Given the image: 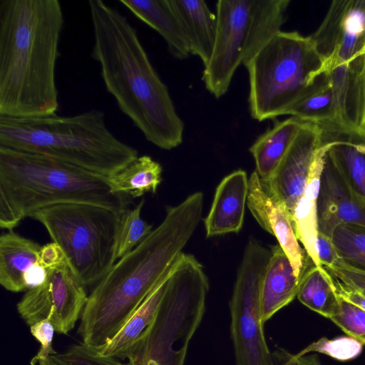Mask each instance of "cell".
I'll list each match as a JSON object with an SVG mask.
<instances>
[{
	"label": "cell",
	"mask_w": 365,
	"mask_h": 365,
	"mask_svg": "<svg viewBox=\"0 0 365 365\" xmlns=\"http://www.w3.org/2000/svg\"><path fill=\"white\" fill-rule=\"evenodd\" d=\"M331 239L344 262L365 271V227L339 225L334 229Z\"/></svg>",
	"instance_id": "28"
},
{
	"label": "cell",
	"mask_w": 365,
	"mask_h": 365,
	"mask_svg": "<svg viewBox=\"0 0 365 365\" xmlns=\"http://www.w3.org/2000/svg\"><path fill=\"white\" fill-rule=\"evenodd\" d=\"M299 301L311 310L330 319L338 307L329 273L312 264L304 273L297 294Z\"/></svg>",
	"instance_id": "26"
},
{
	"label": "cell",
	"mask_w": 365,
	"mask_h": 365,
	"mask_svg": "<svg viewBox=\"0 0 365 365\" xmlns=\"http://www.w3.org/2000/svg\"><path fill=\"white\" fill-rule=\"evenodd\" d=\"M317 124L332 163L354 193L365 200V130L333 122Z\"/></svg>",
	"instance_id": "16"
},
{
	"label": "cell",
	"mask_w": 365,
	"mask_h": 365,
	"mask_svg": "<svg viewBox=\"0 0 365 365\" xmlns=\"http://www.w3.org/2000/svg\"><path fill=\"white\" fill-rule=\"evenodd\" d=\"M316 249L322 267H332L341 260L331 237L320 232L317 235Z\"/></svg>",
	"instance_id": "35"
},
{
	"label": "cell",
	"mask_w": 365,
	"mask_h": 365,
	"mask_svg": "<svg viewBox=\"0 0 365 365\" xmlns=\"http://www.w3.org/2000/svg\"><path fill=\"white\" fill-rule=\"evenodd\" d=\"M271 250L255 239L245 249L229 302L235 365H274L264 334L260 295Z\"/></svg>",
	"instance_id": "10"
},
{
	"label": "cell",
	"mask_w": 365,
	"mask_h": 365,
	"mask_svg": "<svg viewBox=\"0 0 365 365\" xmlns=\"http://www.w3.org/2000/svg\"><path fill=\"white\" fill-rule=\"evenodd\" d=\"M88 5L93 32L91 56L100 66L107 91L148 141L163 150L176 148L182 141L184 123L135 29L102 0H89Z\"/></svg>",
	"instance_id": "2"
},
{
	"label": "cell",
	"mask_w": 365,
	"mask_h": 365,
	"mask_svg": "<svg viewBox=\"0 0 365 365\" xmlns=\"http://www.w3.org/2000/svg\"><path fill=\"white\" fill-rule=\"evenodd\" d=\"M119 215L98 205L67 203L41 209L30 217L46 228L75 276L88 287L96 285L115 263Z\"/></svg>",
	"instance_id": "9"
},
{
	"label": "cell",
	"mask_w": 365,
	"mask_h": 365,
	"mask_svg": "<svg viewBox=\"0 0 365 365\" xmlns=\"http://www.w3.org/2000/svg\"><path fill=\"white\" fill-rule=\"evenodd\" d=\"M247 205L260 227L277 238L301 282L313 262L299 243L287 207L266 189L256 170L249 178Z\"/></svg>",
	"instance_id": "14"
},
{
	"label": "cell",
	"mask_w": 365,
	"mask_h": 365,
	"mask_svg": "<svg viewBox=\"0 0 365 365\" xmlns=\"http://www.w3.org/2000/svg\"><path fill=\"white\" fill-rule=\"evenodd\" d=\"M55 365H124L119 359L101 356L83 342L71 345L65 352L52 356Z\"/></svg>",
	"instance_id": "32"
},
{
	"label": "cell",
	"mask_w": 365,
	"mask_h": 365,
	"mask_svg": "<svg viewBox=\"0 0 365 365\" xmlns=\"http://www.w3.org/2000/svg\"><path fill=\"white\" fill-rule=\"evenodd\" d=\"M0 147L45 155L106 178L138 157L110 131L105 114L96 109L71 116H0Z\"/></svg>",
	"instance_id": "5"
},
{
	"label": "cell",
	"mask_w": 365,
	"mask_h": 365,
	"mask_svg": "<svg viewBox=\"0 0 365 365\" xmlns=\"http://www.w3.org/2000/svg\"><path fill=\"white\" fill-rule=\"evenodd\" d=\"M85 286L67 261L48 269L46 282L29 289L17 304V311L29 326L48 319L59 334L73 329L86 304Z\"/></svg>",
	"instance_id": "11"
},
{
	"label": "cell",
	"mask_w": 365,
	"mask_h": 365,
	"mask_svg": "<svg viewBox=\"0 0 365 365\" xmlns=\"http://www.w3.org/2000/svg\"><path fill=\"white\" fill-rule=\"evenodd\" d=\"M289 0H220L216 4L214 49L202 80L215 98L225 95L235 71L264 46L287 20Z\"/></svg>",
	"instance_id": "8"
},
{
	"label": "cell",
	"mask_w": 365,
	"mask_h": 365,
	"mask_svg": "<svg viewBox=\"0 0 365 365\" xmlns=\"http://www.w3.org/2000/svg\"><path fill=\"white\" fill-rule=\"evenodd\" d=\"M323 267L345 284L365 295V271L344 262L341 259L334 266Z\"/></svg>",
	"instance_id": "34"
},
{
	"label": "cell",
	"mask_w": 365,
	"mask_h": 365,
	"mask_svg": "<svg viewBox=\"0 0 365 365\" xmlns=\"http://www.w3.org/2000/svg\"><path fill=\"white\" fill-rule=\"evenodd\" d=\"M319 232L331 237L341 224L365 227V200L354 193L326 152L317 200Z\"/></svg>",
	"instance_id": "15"
},
{
	"label": "cell",
	"mask_w": 365,
	"mask_h": 365,
	"mask_svg": "<svg viewBox=\"0 0 365 365\" xmlns=\"http://www.w3.org/2000/svg\"><path fill=\"white\" fill-rule=\"evenodd\" d=\"M251 116L261 122L288 115L322 75V60L311 36L279 31L245 64Z\"/></svg>",
	"instance_id": "7"
},
{
	"label": "cell",
	"mask_w": 365,
	"mask_h": 365,
	"mask_svg": "<svg viewBox=\"0 0 365 365\" xmlns=\"http://www.w3.org/2000/svg\"><path fill=\"white\" fill-rule=\"evenodd\" d=\"M63 26L58 0H0V116L56 114Z\"/></svg>",
	"instance_id": "3"
},
{
	"label": "cell",
	"mask_w": 365,
	"mask_h": 365,
	"mask_svg": "<svg viewBox=\"0 0 365 365\" xmlns=\"http://www.w3.org/2000/svg\"><path fill=\"white\" fill-rule=\"evenodd\" d=\"M186 33L190 53L205 66L212 56L217 34V16L201 0H171Z\"/></svg>",
	"instance_id": "21"
},
{
	"label": "cell",
	"mask_w": 365,
	"mask_h": 365,
	"mask_svg": "<svg viewBox=\"0 0 365 365\" xmlns=\"http://www.w3.org/2000/svg\"><path fill=\"white\" fill-rule=\"evenodd\" d=\"M303 121L291 116L275 120L272 128L261 135L250 148L262 181L269 179L287 153Z\"/></svg>",
	"instance_id": "23"
},
{
	"label": "cell",
	"mask_w": 365,
	"mask_h": 365,
	"mask_svg": "<svg viewBox=\"0 0 365 365\" xmlns=\"http://www.w3.org/2000/svg\"><path fill=\"white\" fill-rule=\"evenodd\" d=\"M249 178L245 171L235 170L218 185L210 210L205 218L207 237L238 232L243 224Z\"/></svg>",
	"instance_id": "17"
},
{
	"label": "cell",
	"mask_w": 365,
	"mask_h": 365,
	"mask_svg": "<svg viewBox=\"0 0 365 365\" xmlns=\"http://www.w3.org/2000/svg\"><path fill=\"white\" fill-rule=\"evenodd\" d=\"M162 167L148 155L138 156L126 167L108 178L113 192L130 197L155 193L161 182Z\"/></svg>",
	"instance_id": "25"
},
{
	"label": "cell",
	"mask_w": 365,
	"mask_h": 365,
	"mask_svg": "<svg viewBox=\"0 0 365 365\" xmlns=\"http://www.w3.org/2000/svg\"><path fill=\"white\" fill-rule=\"evenodd\" d=\"M274 365H323L317 354L297 356L283 348L272 352Z\"/></svg>",
	"instance_id": "36"
},
{
	"label": "cell",
	"mask_w": 365,
	"mask_h": 365,
	"mask_svg": "<svg viewBox=\"0 0 365 365\" xmlns=\"http://www.w3.org/2000/svg\"><path fill=\"white\" fill-rule=\"evenodd\" d=\"M362 346L361 342L351 336H339L333 339L322 337L296 354L302 356L311 352H318L336 360L347 361L359 356L362 351Z\"/></svg>",
	"instance_id": "30"
},
{
	"label": "cell",
	"mask_w": 365,
	"mask_h": 365,
	"mask_svg": "<svg viewBox=\"0 0 365 365\" xmlns=\"http://www.w3.org/2000/svg\"><path fill=\"white\" fill-rule=\"evenodd\" d=\"M321 145L319 124L303 121L274 173L268 180L262 181L266 189L285 205L290 216L303 195L312 164Z\"/></svg>",
	"instance_id": "13"
},
{
	"label": "cell",
	"mask_w": 365,
	"mask_h": 365,
	"mask_svg": "<svg viewBox=\"0 0 365 365\" xmlns=\"http://www.w3.org/2000/svg\"><path fill=\"white\" fill-rule=\"evenodd\" d=\"M144 198L133 209L128 207L119 215L115 259H120L131 252L152 232L153 226L148 224L140 213Z\"/></svg>",
	"instance_id": "27"
},
{
	"label": "cell",
	"mask_w": 365,
	"mask_h": 365,
	"mask_svg": "<svg viewBox=\"0 0 365 365\" xmlns=\"http://www.w3.org/2000/svg\"><path fill=\"white\" fill-rule=\"evenodd\" d=\"M66 260L61 248L56 242H50L41 246L38 253V263L49 269L56 267Z\"/></svg>",
	"instance_id": "37"
},
{
	"label": "cell",
	"mask_w": 365,
	"mask_h": 365,
	"mask_svg": "<svg viewBox=\"0 0 365 365\" xmlns=\"http://www.w3.org/2000/svg\"><path fill=\"white\" fill-rule=\"evenodd\" d=\"M208 290L202 265L193 255L181 252L155 317L127 356V365H184L205 314Z\"/></svg>",
	"instance_id": "6"
},
{
	"label": "cell",
	"mask_w": 365,
	"mask_h": 365,
	"mask_svg": "<svg viewBox=\"0 0 365 365\" xmlns=\"http://www.w3.org/2000/svg\"><path fill=\"white\" fill-rule=\"evenodd\" d=\"M311 37L322 60V74L349 65L365 51V0L333 1Z\"/></svg>",
	"instance_id": "12"
},
{
	"label": "cell",
	"mask_w": 365,
	"mask_h": 365,
	"mask_svg": "<svg viewBox=\"0 0 365 365\" xmlns=\"http://www.w3.org/2000/svg\"><path fill=\"white\" fill-rule=\"evenodd\" d=\"M119 2L163 38L173 57L184 59L190 54L186 33L171 0H120Z\"/></svg>",
	"instance_id": "18"
},
{
	"label": "cell",
	"mask_w": 365,
	"mask_h": 365,
	"mask_svg": "<svg viewBox=\"0 0 365 365\" xmlns=\"http://www.w3.org/2000/svg\"><path fill=\"white\" fill-rule=\"evenodd\" d=\"M330 275L336 294L344 300L365 311V295L358 290L345 284L336 277L331 274Z\"/></svg>",
	"instance_id": "38"
},
{
	"label": "cell",
	"mask_w": 365,
	"mask_h": 365,
	"mask_svg": "<svg viewBox=\"0 0 365 365\" xmlns=\"http://www.w3.org/2000/svg\"><path fill=\"white\" fill-rule=\"evenodd\" d=\"M203 194L168 207L163 222L94 286L78 329L96 351L109 342L172 267L202 217Z\"/></svg>",
	"instance_id": "1"
},
{
	"label": "cell",
	"mask_w": 365,
	"mask_h": 365,
	"mask_svg": "<svg viewBox=\"0 0 365 365\" xmlns=\"http://www.w3.org/2000/svg\"><path fill=\"white\" fill-rule=\"evenodd\" d=\"M346 115L349 125L365 130V51L349 64Z\"/></svg>",
	"instance_id": "29"
},
{
	"label": "cell",
	"mask_w": 365,
	"mask_h": 365,
	"mask_svg": "<svg viewBox=\"0 0 365 365\" xmlns=\"http://www.w3.org/2000/svg\"><path fill=\"white\" fill-rule=\"evenodd\" d=\"M300 283L282 247L272 246L261 286L260 310L264 324L297 296Z\"/></svg>",
	"instance_id": "19"
},
{
	"label": "cell",
	"mask_w": 365,
	"mask_h": 365,
	"mask_svg": "<svg viewBox=\"0 0 365 365\" xmlns=\"http://www.w3.org/2000/svg\"><path fill=\"white\" fill-rule=\"evenodd\" d=\"M48 269L38 262L34 264L24 277L26 291L42 285L46 280Z\"/></svg>",
	"instance_id": "39"
},
{
	"label": "cell",
	"mask_w": 365,
	"mask_h": 365,
	"mask_svg": "<svg viewBox=\"0 0 365 365\" xmlns=\"http://www.w3.org/2000/svg\"><path fill=\"white\" fill-rule=\"evenodd\" d=\"M31 334L40 343V349L32 358L31 365H55L52 356L56 352L52 346L53 334V324L48 319L39 322L30 327Z\"/></svg>",
	"instance_id": "33"
},
{
	"label": "cell",
	"mask_w": 365,
	"mask_h": 365,
	"mask_svg": "<svg viewBox=\"0 0 365 365\" xmlns=\"http://www.w3.org/2000/svg\"><path fill=\"white\" fill-rule=\"evenodd\" d=\"M330 319L349 336L365 344L364 310L338 296V307Z\"/></svg>",
	"instance_id": "31"
},
{
	"label": "cell",
	"mask_w": 365,
	"mask_h": 365,
	"mask_svg": "<svg viewBox=\"0 0 365 365\" xmlns=\"http://www.w3.org/2000/svg\"><path fill=\"white\" fill-rule=\"evenodd\" d=\"M124 365H127V364H124Z\"/></svg>",
	"instance_id": "40"
},
{
	"label": "cell",
	"mask_w": 365,
	"mask_h": 365,
	"mask_svg": "<svg viewBox=\"0 0 365 365\" xmlns=\"http://www.w3.org/2000/svg\"><path fill=\"white\" fill-rule=\"evenodd\" d=\"M41 246L14 230L0 237V284L8 291H26L24 274L38 262Z\"/></svg>",
	"instance_id": "20"
},
{
	"label": "cell",
	"mask_w": 365,
	"mask_h": 365,
	"mask_svg": "<svg viewBox=\"0 0 365 365\" xmlns=\"http://www.w3.org/2000/svg\"><path fill=\"white\" fill-rule=\"evenodd\" d=\"M132 198L113 191L108 178L53 158L0 147V227L13 230L35 212L67 203L120 214Z\"/></svg>",
	"instance_id": "4"
},
{
	"label": "cell",
	"mask_w": 365,
	"mask_h": 365,
	"mask_svg": "<svg viewBox=\"0 0 365 365\" xmlns=\"http://www.w3.org/2000/svg\"><path fill=\"white\" fill-rule=\"evenodd\" d=\"M174 263L115 336L97 351L99 355L122 360L127 358L155 317Z\"/></svg>",
	"instance_id": "22"
},
{
	"label": "cell",
	"mask_w": 365,
	"mask_h": 365,
	"mask_svg": "<svg viewBox=\"0 0 365 365\" xmlns=\"http://www.w3.org/2000/svg\"><path fill=\"white\" fill-rule=\"evenodd\" d=\"M322 170H310L303 195L297 202L291 216L292 225L299 241L314 264L321 267L316 244L318 229L317 200L320 189Z\"/></svg>",
	"instance_id": "24"
}]
</instances>
